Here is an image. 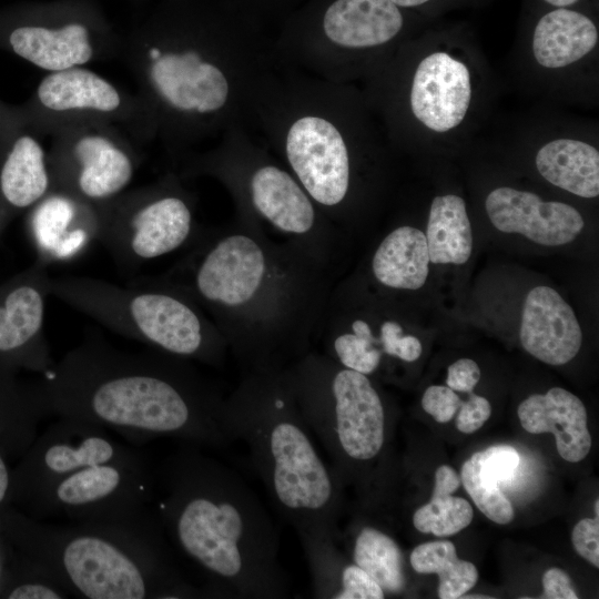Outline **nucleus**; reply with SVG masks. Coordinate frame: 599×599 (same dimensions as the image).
Masks as SVG:
<instances>
[{"instance_id": "nucleus-1", "label": "nucleus", "mask_w": 599, "mask_h": 599, "mask_svg": "<svg viewBox=\"0 0 599 599\" xmlns=\"http://www.w3.org/2000/svg\"><path fill=\"white\" fill-rule=\"evenodd\" d=\"M324 273L295 246L233 232L196 260L191 288L246 370L280 369L308 353L327 303Z\"/></svg>"}, {"instance_id": "nucleus-2", "label": "nucleus", "mask_w": 599, "mask_h": 599, "mask_svg": "<svg viewBox=\"0 0 599 599\" xmlns=\"http://www.w3.org/2000/svg\"><path fill=\"white\" fill-rule=\"evenodd\" d=\"M159 525L222 598L282 599L290 577L278 560L280 534L245 480L192 449L160 471Z\"/></svg>"}, {"instance_id": "nucleus-3", "label": "nucleus", "mask_w": 599, "mask_h": 599, "mask_svg": "<svg viewBox=\"0 0 599 599\" xmlns=\"http://www.w3.org/2000/svg\"><path fill=\"white\" fill-rule=\"evenodd\" d=\"M45 392L48 409L63 418L145 438L212 447L234 441L225 423L226 397L190 361L158 351L79 347L49 375Z\"/></svg>"}, {"instance_id": "nucleus-4", "label": "nucleus", "mask_w": 599, "mask_h": 599, "mask_svg": "<svg viewBox=\"0 0 599 599\" xmlns=\"http://www.w3.org/2000/svg\"><path fill=\"white\" fill-rule=\"evenodd\" d=\"M225 423L243 440L278 515L297 536L338 541L342 480L321 456L286 368L246 370L225 398Z\"/></svg>"}, {"instance_id": "nucleus-5", "label": "nucleus", "mask_w": 599, "mask_h": 599, "mask_svg": "<svg viewBox=\"0 0 599 599\" xmlns=\"http://www.w3.org/2000/svg\"><path fill=\"white\" fill-rule=\"evenodd\" d=\"M161 530L152 519L48 527V578L87 599L199 597L173 565Z\"/></svg>"}, {"instance_id": "nucleus-6", "label": "nucleus", "mask_w": 599, "mask_h": 599, "mask_svg": "<svg viewBox=\"0 0 599 599\" xmlns=\"http://www.w3.org/2000/svg\"><path fill=\"white\" fill-rule=\"evenodd\" d=\"M300 409L341 480L357 479L383 455L387 412L368 376L307 353L286 367Z\"/></svg>"}, {"instance_id": "nucleus-7", "label": "nucleus", "mask_w": 599, "mask_h": 599, "mask_svg": "<svg viewBox=\"0 0 599 599\" xmlns=\"http://www.w3.org/2000/svg\"><path fill=\"white\" fill-rule=\"evenodd\" d=\"M48 292L158 352L221 365L227 343L193 302L175 291L130 290L89 278H48Z\"/></svg>"}, {"instance_id": "nucleus-8", "label": "nucleus", "mask_w": 599, "mask_h": 599, "mask_svg": "<svg viewBox=\"0 0 599 599\" xmlns=\"http://www.w3.org/2000/svg\"><path fill=\"white\" fill-rule=\"evenodd\" d=\"M146 464L135 454L88 466L45 484L48 514L81 521L142 522L153 488Z\"/></svg>"}, {"instance_id": "nucleus-9", "label": "nucleus", "mask_w": 599, "mask_h": 599, "mask_svg": "<svg viewBox=\"0 0 599 599\" xmlns=\"http://www.w3.org/2000/svg\"><path fill=\"white\" fill-rule=\"evenodd\" d=\"M286 156L308 196L325 207L342 203L349 189L351 165L342 134L329 121L307 115L286 138Z\"/></svg>"}, {"instance_id": "nucleus-10", "label": "nucleus", "mask_w": 599, "mask_h": 599, "mask_svg": "<svg viewBox=\"0 0 599 599\" xmlns=\"http://www.w3.org/2000/svg\"><path fill=\"white\" fill-rule=\"evenodd\" d=\"M248 192L255 212L287 244L326 266V241L317 235V213L302 185L282 169L263 165L252 173Z\"/></svg>"}, {"instance_id": "nucleus-11", "label": "nucleus", "mask_w": 599, "mask_h": 599, "mask_svg": "<svg viewBox=\"0 0 599 599\" xmlns=\"http://www.w3.org/2000/svg\"><path fill=\"white\" fill-rule=\"evenodd\" d=\"M470 100V72L464 62L445 51H436L418 63L409 104L424 126L437 133L457 128L468 112Z\"/></svg>"}, {"instance_id": "nucleus-12", "label": "nucleus", "mask_w": 599, "mask_h": 599, "mask_svg": "<svg viewBox=\"0 0 599 599\" xmlns=\"http://www.w3.org/2000/svg\"><path fill=\"white\" fill-rule=\"evenodd\" d=\"M493 225L504 233H519L546 246L572 242L585 221L573 206L542 201L537 194L508 186L491 191L485 202Z\"/></svg>"}, {"instance_id": "nucleus-13", "label": "nucleus", "mask_w": 599, "mask_h": 599, "mask_svg": "<svg viewBox=\"0 0 599 599\" xmlns=\"http://www.w3.org/2000/svg\"><path fill=\"white\" fill-rule=\"evenodd\" d=\"M519 337L530 355L555 366L570 362L582 344L573 309L549 286H536L527 294Z\"/></svg>"}, {"instance_id": "nucleus-14", "label": "nucleus", "mask_w": 599, "mask_h": 599, "mask_svg": "<svg viewBox=\"0 0 599 599\" xmlns=\"http://www.w3.org/2000/svg\"><path fill=\"white\" fill-rule=\"evenodd\" d=\"M151 79L159 93L179 110L215 111L225 104L229 95L223 72L202 61L195 51L162 54L153 61Z\"/></svg>"}, {"instance_id": "nucleus-15", "label": "nucleus", "mask_w": 599, "mask_h": 599, "mask_svg": "<svg viewBox=\"0 0 599 599\" xmlns=\"http://www.w3.org/2000/svg\"><path fill=\"white\" fill-rule=\"evenodd\" d=\"M522 428L530 434L551 433L562 459L578 463L587 457L592 438L587 410L579 397L561 387L532 394L517 409Z\"/></svg>"}, {"instance_id": "nucleus-16", "label": "nucleus", "mask_w": 599, "mask_h": 599, "mask_svg": "<svg viewBox=\"0 0 599 599\" xmlns=\"http://www.w3.org/2000/svg\"><path fill=\"white\" fill-rule=\"evenodd\" d=\"M132 455V451L104 434L100 426L63 418L62 423L48 430L40 463L48 484L78 469Z\"/></svg>"}, {"instance_id": "nucleus-17", "label": "nucleus", "mask_w": 599, "mask_h": 599, "mask_svg": "<svg viewBox=\"0 0 599 599\" xmlns=\"http://www.w3.org/2000/svg\"><path fill=\"white\" fill-rule=\"evenodd\" d=\"M191 231L192 213L186 203L175 196H165L140 209L118 238L125 253L146 261L177 250Z\"/></svg>"}, {"instance_id": "nucleus-18", "label": "nucleus", "mask_w": 599, "mask_h": 599, "mask_svg": "<svg viewBox=\"0 0 599 599\" xmlns=\"http://www.w3.org/2000/svg\"><path fill=\"white\" fill-rule=\"evenodd\" d=\"M312 576L315 598L383 599L385 592L353 560L349 561L328 536H300Z\"/></svg>"}, {"instance_id": "nucleus-19", "label": "nucleus", "mask_w": 599, "mask_h": 599, "mask_svg": "<svg viewBox=\"0 0 599 599\" xmlns=\"http://www.w3.org/2000/svg\"><path fill=\"white\" fill-rule=\"evenodd\" d=\"M326 37L346 48L388 42L400 31L403 16L389 0H336L325 12Z\"/></svg>"}, {"instance_id": "nucleus-20", "label": "nucleus", "mask_w": 599, "mask_h": 599, "mask_svg": "<svg viewBox=\"0 0 599 599\" xmlns=\"http://www.w3.org/2000/svg\"><path fill=\"white\" fill-rule=\"evenodd\" d=\"M598 30L585 14L559 8L538 21L532 35V53L544 68H564L591 52Z\"/></svg>"}, {"instance_id": "nucleus-21", "label": "nucleus", "mask_w": 599, "mask_h": 599, "mask_svg": "<svg viewBox=\"0 0 599 599\" xmlns=\"http://www.w3.org/2000/svg\"><path fill=\"white\" fill-rule=\"evenodd\" d=\"M536 167L549 183L575 195L592 199L599 194V152L580 140L556 139L536 154Z\"/></svg>"}, {"instance_id": "nucleus-22", "label": "nucleus", "mask_w": 599, "mask_h": 599, "mask_svg": "<svg viewBox=\"0 0 599 599\" xmlns=\"http://www.w3.org/2000/svg\"><path fill=\"white\" fill-rule=\"evenodd\" d=\"M428 264L424 232L413 226H399L378 245L372 258V272L386 287L415 291L425 284Z\"/></svg>"}, {"instance_id": "nucleus-23", "label": "nucleus", "mask_w": 599, "mask_h": 599, "mask_svg": "<svg viewBox=\"0 0 599 599\" xmlns=\"http://www.w3.org/2000/svg\"><path fill=\"white\" fill-rule=\"evenodd\" d=\"M20 57L50 71H62L88 62L92 57L85 27L71 23L58 30L22 27L10 35Z\"/></svg>"}, {"instance_id": "nucleus-24", "label": "nucleus", "mask_w": 599, "mask_h": 599, "mask_svg": "<svg viewBox=\"0 0 599 599\" xmlns=\"http://www.w3.org/2000/svg\"><path fill=\"white\" fill-rule=\"evenodd\" d=\"M426 242L429 262L460 265L473 250V234L464 200L455 194L434 197L428 216Z\"/></svg>"}, {"instance_id": "nucleus-25", "label": "nucleus", "mask_w": 599, "mask_h": 599, "mask_svg": "<svg viewBox=\"0 0 599 599\" xmlns=\"http://www.w3.org/2000/svg\"><path fill=\"white\" fill-rule=\"evenodd\" d=\"M38 95L44 106L55 111L88 108L108 112L120 105L116 90L84 69L70 68L48 75L40 83Z\"/></svg>"}, {"instance_id": "nucleus-26", "label": "nucleus", "mask_w": 599, "mask_h": 599, "mask_svg": "<svg viewBox=\"0 0 599 599\" xmlns=\"http://www.w3.org/2000/svg\"><path fill=\"white\" fill-rule=\"evenodd\" d=\"M348 532L351 559L380 586L385 595L403 592L407 579L397 541L385 530L368 524Z\"/></svg>"}, {"instance_id": "nucleus-27", "label": "nucleus", "mask_w": 599, "mask_h": 599, "mask_svg": "<svg viewBox=\"0 0 599 599\" xmlns=\"http://www.w3.org/2000/svg\"><path fill=\"white\" fill-rule=\"evenodd\" d=\"M75 156L81 164L78 184L88 197L111 196L131 180L130 159L104 138L81 139L75 145Z\"/></svg>"}, {"instance_id": "nucleus-28", "label": "nucleus", "mask_w": 599, "mask_h": 599, "mask_svg": "<svg viewBox=\"0 0 599 599\" xmlns=\"http://www.w3.org/2000/svg\"><path fill=\"white\" fill-rule=\"evenodd\" d=\"M409 564L417 573H436L439 577L440 599L461 598L478 581L476 566L457 556L449 540L428 541L416 546L409 555Z\"/></svg>"}, {"instance_id": "nucleus-29", "label": "nucleus", "mask_w": 599, "mask_h": 599, "mask_svg": "<svg viewBox=\"0 0 599 599\" xmlns=\"http://www.w3.org/2000/svg\"><path fill=\"white\" fill-rule=\"evenodd\" d=\"M48 183L41 146L32 138H20L1 171L4 197L14 206L26 207L45 193Z\"/></svg>"}, {"instance_id": "nucleus-30", "label": "nucleus", "mask_w": 599, "mask_h": 599, "mask_svg": "<svg viewBox=\"0 0 599 599\" xmlns=\"http://www.w3.org/2000/svg\"><path fill=\"white\" fill-rule=\"evenodd\" d=\"M75 212L63 197L44 201L33 217V231L41 251L52 258H65L82 248L92 235L84 229H71Z\"/></svg>"}, {"instance_id": "nucleus-31", "label": "nucleus", "mask_w": 599, "mask_h": 599, "mask_svg": "<svg viewBox=\"0 0 599 599\" xmlns=\"http://www.w3.org/2000/svg\"><path fill=\"white\" fill-rule=\"evenodd\" d=\"M43 292L33 285L12 290L0 306V352H9L29 344L42 328Z\"/></svg>"}, {"instance_id": "nucleus-32", "label": "nucleus", "mask_w": 599, "mask_h": 599, "mask_svg": "<svg viewBox=\"0 0 599 599\" xmlns=\"http://www.w3.org/2000/svg\"><path fill=\"white\" fill-rule=\"evenodd\" d=\"M473 517L474 510L467 499L433 491L430 500L415 510L413 526L419 532L446 537L468 527Z\"/></svg>"}, {"instance_id": "nucleus-33", "label": "nucleus", "mask_w": 599, "mask_h": 599, "mask_svg": "<svg viewBox=\"0 0 599 599\" xmlns=\"http://www.w3.org/2000/svg\"><path fill=\"white\" fill-rule=\"evenodd\" d=\"M459 476L474 504L488 519L498 525L512 521L515 511L510 500L500 485L483 471L477 451L463 464Z\"/></svg>"}, {"instance_id": "nucleus-34", "label": "nucleus", "mask_w": 599, "mask_h": 599, "mask_svg": "<svg viewBox=\"0 0 599 599\" xmlns=\"http://www.w3.org/2000/svg\"><path fill=\"white\" fill-rule=\"evenodd\" d=\"M379 349L384 356L397 358L402 362H416L423 352L420 341L414 335H405L404 329L396 321H384L376 335Z\"/></svg>"}, {"instance_id": "nucleus-35", "label": "nucleus", "mask_w": 599, "mask_h": 599, "mask_svg": "<svg viewBox=\"0 0 599 599\" xmlns=\"http://www.w3.org/2000/svg\"><path fill=\"white\" fill-rule=\"evenodd\" d=\"M477 454L483 471L499 485L514 477L520 460L518 451L508 445H494Z\"/></svg>"}, {"instance_id": "nucleus-36", "label": "nucleus", "mask_w": 599, "mask_h": 599, "mask_svg": "<svg viewBox=\"0 0 599 599\" xmlns=\"http://www.w3.org/2000/svg\"><path fill=\"white\" fill-rule=\"evenodd\" d=\"M461 403L463 400L455 390L443 385L427 387L422 397L423 409L439 424L450 422Z\"/></svg>"}, {"instance_id": "nucleus-37", "label": "nucleus", "mask_w": 599, "mask_h": 599, "mask_svg": "<svg viewBox=\"0 0 599 599\" xmlns=\"http://www.w3.org/2000/svg\"><path fill=\"white\" fill-rule=\"evenodd\" d=\"M599 518L579 520L571 532L576 552L596 568L599 567Z\"/></svg>"}, {"instance_id": "nucleus-38", "label": "nucleus", "mask_w": 599, "mask_h": 599, "mask_svg": "<svg viewBox=\"0 0 599 599\" xmlns=\"http://www.w3.org/2000/svg\"><path fill=\"white\" fill-rule=\"evenodd\" d=\"M490 415L489 400L471 392L468 399L461 403L455 424L460 433L469 435L481 428Z\"/></svg>"}, {"instance_id": "nucleus-39", "label": "nucleus", "mask_w": 599, "mask_h": 599, "mask_svg": "<svg viewBox=\"0 0 599 599\" xmlns=\"http://www.w3.org/2000/svg\"><path fill=\"white\" fill-rule=\"evenodd\" d=\"M480 368L470 358H460L447 368L446 383L455 392L471 393L480 379Z\"/></svg>"}, {"instance_id": "nucleus-40", "label": "nucleus", "mask_w": 599, "mask_h": 599, "mask_svg": "<svg viewBox=\"0 0 599 599\" xmlns=\"http://www.w3.org/2000/svg\"><path fill=\"white\" fill-rule=\"evenodd\" d=\"M544 598L577 599L578 593L569 575L560 568L552 567L545 571L541 579Z\"/></svg>"}, {"instance_id": "nucleus-41", "label": "nucleus", "mask_w": 599, "mask_h": 599, "mask_svg": "<svg viewBox=\"0 0 599 599\" xmlns=\"http://www.w3.org/2000/svg\"><path fill=\"white\" fill-rule=\"evenodd\" d=\"M10 599H61L65 598L63 589L51 580L22 583L8 596Z\"/></svg>"}, {"instance_id": "nucleus-42", "label": "nucleus", "mask_w": 599, "mask_h": 599, "mask_svg": "<svg viewBox=\"0 0 599 599\" xmlns=\"http://www.w3.org/2000/svg\"><path fill=\"white\" fill-rule=\"evenodd\" d=\"M460 484V476L457 471L448 465H441L435 471L433 491L454 494Z\"/></svg>"}, {"instance_id": "nucleus-43", "label": "nucleus", "mask_w": 599, "mask_h": 599, "mask_svg": "<svg viewBox=\"0 0 599 599\" xmlns=\"http://www.w3.org/2000/svg\"><path fill=\"white\" fill-rule=\"evenodd\" d=\"M9 488V473L4 460L0 455V504L3 501Z\"/></svg>"}, {"instance_id": "nucleus-44", "label": "nucleus", "mask_w": 599, "mask_h": 599, "mask_svg": "<svg viewBox=\"0 0 599 599\" xmlns=\"http://www.w3.org/2000/svg\"><path fill=\"white\" fill-rule=\"evenodd\" d=\"M395 6L399 7H415L428 2L429 0H389Z\"/></svg>"}, {"instance_id": "nucleus-45", "label": "nucleus", "mask_w": 599, "mask_h": 599, "mask_svg": "<svg viewBox=\"0 0 599 599\" xmlns=\"http://www.w3.org/2000/svg\"><path fill=\"white\" fill-rule=\"evenodd\" d=\"M545 1L556 7H566V6H570L577 2L578 0H545Z\"/></svg>"}, {"instance_id": "nucleus-46", "label": "nucleus", "mask_w": 599, "mask_h": 599, "mask_svg": "<svg viewBox=\"0 0 599 599\" xmlns=\"http://www.w3.org/2000/svg\"><path fill=\"white\" fill-rule=\"evenodd\" d=\"M149 54H150L151 60L155 61L162 55V52L158 48H152L150 49Z\"/></svg>"}, {"instance_id": "nucleus-47", "label": "nucleus", "mask_w": 599, "mask_h": 599, "mask_svg": "<svg viewBox=\"0 0 599 599\" xmlns=\"http://www.w3.org/2000/svg\"><path fill=\"white\" fill-rule=\"evenodd\" d=\"M593 510L596 514V518H599V499L598 498L595 500Z\"/></svg>"}]
</instances>
